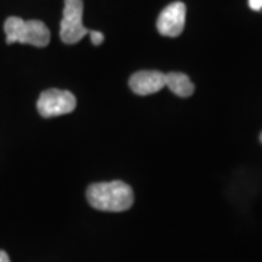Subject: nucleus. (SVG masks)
Instances as JSON below:
<instances>
[{
    "label": "nucleus",
    "mask_w": 262,
    "mask_h": 262,
    "mask_svg": "<svg viewBox=\"0 0 262 262\" xmlns=\"http://www.w3.org/2000/svg\"><path fill=\"white\" fill-rule=\"evenodd\" d=\"M86 196L94 208L111 213L125 211L134 203L133 189L122 181L92 184L86 191Z\"/></svg>",
    "instance_id": "obj_1"
},
{
    "label": "nucleus",
    "mask_w": 262,
    "mask_h": 262,
    "mask_svg": "<svg viewBox=\"0 0 262 262\" xmlns=\"http://www.w3.org/2000/svg\"><path fill=\"white\" fill-rule=\"evenodd\" d=\"M6 42H20L34 47H47L50 42V29L41 20H24L18 16H10L5 22Z\"/></svg>",
    "instance_id": "obj_2"
},
{
    "label": "nucleus",
    "mask_w": 262,
    "mask_h": 262,
    "mask_svg": "<svg viewBox=\"0 0 262 262\" xmlns=\"http://www.w3.org/2000/svg\"><path fill=\"white\" fill-rule=\"evenodd\" d=\"M89 31L83 25V0H64L63 19L60 24V38L64 44H76Z\"/></svg>",
    "instance_id": "obj_3"
},
{
    "label": "nucleus",
    "mask_w": 262,
    "mask_h": 262,
    "mask_svg": "<svg viewBox=\"0 0 262 262\" xmlns=\"http://www.w3.org/2000/svg\"><path fill=\"white\" fill-rule=\"evenodd\" d=\"M37 108L44 118L70 114L76 108V96L69 91L48 89L39 95Z\"/></svg>",
    "instance_id": "obj_4"
},
{
    "label": "nucleus",
    "mask_w": 262,
    "mask_h": 262,
    "mask_svg": "<svg viewBox=\"0 0 262 262\" xmlns=\"http://www.w3.org/2000/svg\"><path fill=\"white\" fill-rule=\"evenodd\" d=\"M187 8L182 2H173L160 12L156 27L165 37H178L185 27Z\"/></svg>",
    "instance_id": "obj_5"
},
{
    "label": "nucleus",
    "mask_w": 262,
    "mask_h": 262,
    "mask_svg": "<svg viewBox=\"0 0 262 262\" xmlns=\"http://www.w3.org/2000/svg\"><path fill=\"white\" fill-rule=\"evenodd\" d=\"M166 86V75L158 70H143L130 77V88L134 94L146 96L156 94Z\"/></svg>",
    "instance_id": "obj_6"
},
{
    "label": "nucleus",
    "mask_w": 262,
    "mask_h": 262,
    "mask_svg": "<svg viewBox=\"0 0 262 262\" xmlns=\"http://www.w3.org/2000/svg\"><path fill=\"white\" fill-rule=\"evenodd\" d=\"M166 86L181 98H188L194 94V83L191 82V79L184 73H177L172 72L166 75Z\"/></svg>",
    "instance_id": "obj_7"
},
{
    "label": "nucleus",
    "mask_w": 262,
    "mask_h": 262,
    "mask_svg": "<svg viewBox=\"0 0 262 262\" xmlns=\"http://www.w3.org/2000/svg\"><path fill=\"white\" fill-rule=\"evenodd\" d=\"M89 37L94 46H101L103 42V34L99 31H89Z\"/></svg>",
    "instance_id": "obj_8"
},
{
    "label": "nucleus",
    "mask_w": 262,
    "mask_h": 262,
    "mask_svg": "<svg viewBox=\"0 0 262 262\" xmlns=\"http://www.w3.org/2000/svg\"><path fill=\"white\" fill-rule=\"evenodd\" d=\"M248 3L252 10H262V0H249Z\"/></svg>",
    "instance_id": "obj_9"
},
{
    "label": "nucleus",
    "mask_w": 262,
    "mask_h": 262,
    "mask_svg": "<svg viewBox=\"0 0 262 262\" xmlns=\"http://www.w3.org/2000/svg\"><path fill=\"white\" fill-rule=\"evenodd\" d=\"M0 262H10L9 255L5 252V251H0Z\"/></svg>",
    "instance_id": "obj_10"
},
{
    "label": "nucleus",
    "mask_w": 262,
    "mask_h": 262,
    "mask_svg": "<svg viewBox=\"0 0 262 262\" xmlns=\"http://www.w3.org/2000/svg\"><path fill=\"white\" fill-rule=\"evenodd\" d=\"M261 143H262V133H261Z\"/></svg>",
    "instance_id": "obj_11"
}]
</instances>
